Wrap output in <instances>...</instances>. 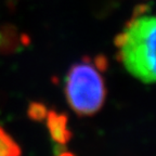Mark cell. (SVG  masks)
<instances>
[{
    "label": "cell",
    "instance_id": "1",
    "mask_svg": "<svg viewBox=\"0 0 156 156\" xmlns=\"http://www.w3.org/2000/svg\"><path fill=\"white\" fill-rule=\"evenodd\" d=\"M136 10L115 39L124 67L144 83L155 80V16L147 5Z\"/></svg>",
    "mask_w": 156,
    "mask_h": 156
},
{
    "label": "cell",
    "instance_id": "2",
    "mask_svg": "<svg viewBox=\"0 0 156 156\" xmlns=\"http://www.w3.org/2000/svg\"><path fill=\"white\" fill-rule=\"evenodd\" d=\"M64 90L68 105L80 116H90L99 112L106 97L104 79L90 61H80L69 68Z\"/></svg>",
    "mask_w": 156,
    "mask_h": 156
},
{
    "label": "cell",
    "instance_id": "3",
    "mask_svg": "<svg viewBox=\"0 0 156 156\" xmlns=\"http://www.w3.org/2000/svg\"><path fill=\"white\" fill-rule=\"evenodd\" d=\"M48 127L52 138L60 143H65L69 138V132L66 127V118L55 113L49 115Z\"/></svg>",
    "mask_w": 156,
    "mask_h": 156
},
{
    "label": "cell",
    "instance_id": "4",
    "mask_svg": "<svg viewBox=\"0 0 156 156\" xmlns=\"http://www.w3.org/2000/svg\"><path fill=\"white\" fill-rule=\"evenodd\" d=\"M22 151L12 136L0 126V156H21Z\"/></svg>",
    "mask_w": 156,
    "mask_h": 156
}]
</instances>
